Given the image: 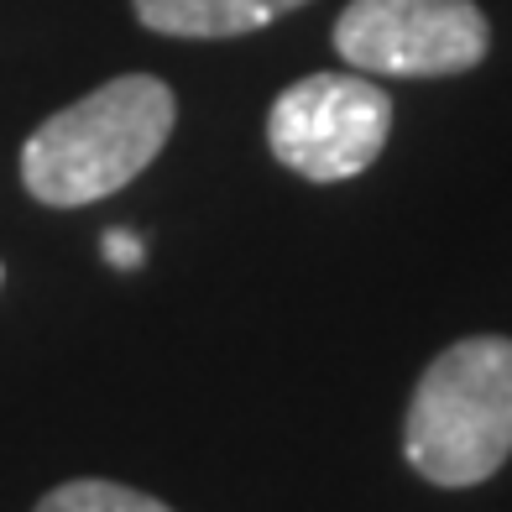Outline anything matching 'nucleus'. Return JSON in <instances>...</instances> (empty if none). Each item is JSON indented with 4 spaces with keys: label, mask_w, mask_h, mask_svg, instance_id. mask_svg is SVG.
<instances>
[{
    "label": "nucleus",
    "mask_w": 512,
    "mask_h": 512,
    "mask_svg": "<svg viewBox=\"0 0 512 512\" xmlns=\"http://www.w3.org/2000/svg\"><path fill=\"white\" fill-rule=\"evenodd\" d=\"M105 256H110V267L131 272V267H142V241L126 236V230H110V236H105Z\"/></svg>",
    "instance_id": "0eeeda50"
},
{
    "label": "nucleus",
    "mask_w": 512,
    "mask_h": 512,
    "mask_svg": "<svg viewBox=\"0 0 512 512\" xmlns=\"http://www.w3.org/2000/svg\"><path fill=\"white\" fill-rule=\"evenodd\" d=\"M178 121L173 89L152 74H121L48 115L21 147V183L37 204L79 209L152 168Z\"/></svg>",
    "instance_id": "f257e3e1"
},
{
    "label": "nucleus",
    "mask_w": 512,
    "mask_h": 512,
    "mask_svg": "<svg viewBox=\"0 0 512 512\" xmlns=\"http://www.w3.org/2000/svg\"><path fill=\"white\" fill-rule=\"evenodd\" d=\"M403 455L434 486H476L502 471L512 455V340L471 335L424 366Z\"/></svg>",
    "instance_id": "f03ea898"
},
{
    "label": "nucleus",
    "mask_w": 512,
    "mask_h": 512,
    "mask_svg": "<svg viewBox=\"0 0 512 512\" xmlns=\"http://www.w3.org/2000/svg\"><path fill=\"white\" fill-rule=\"evenodd\" d=\"M0 277H6V267H0Z\"/></svg>",
    "instance_id": "6e6552de"
},
{
    "label": "nucleus",
    "mask_w": 512,
    "mask_h": 512,
    "mask_svg": "<svg viewBox=\"0 0 512 512\" xmlns=\"http://www.w3.org/2000/svg\"><path fill=\"white\" fill-rule=\"evenodd\" d=\"M136 21L162 37H246L309 0H131Z\"/></svg>",
    "instance_id": "39448f33"
},
{
    "label": "nucleus",
    "mask_w": 512,
    "mask_h": 512,
    "mask_svg": "<svg viewBox=\"0 0 512 512\" xmlns=\"http://www.w3.org/2000/svg\"><path fill=\"white\" fill-rule=\"evenodd\" d=\"M392 136V100L366 74H309L267 110V147L288 173L340 183L366 173Z\"/></svg>",
    "instance_id": "7ed1b4c3"
},
{
    "label": "nucleus",
    "mask_w": 512,
    "mask_h": 512,
    "mask_svg": "<svg viewBox=\"0 0 512 512\" xmlns=\"http://www.w3.org/2000/svg\"><path fill=\"white\" fill-rule=\"evenodd\" d=\"M492 27L476 0H351L335 21V53L356 74L445 79L476 68Z\"/></svg>",
    "instance_id": "20e7f679"
},
{
    "label": "nucleus",
    "mask_w": 512,
    "mask_h": 512,
    "mask_svg": "<svg viewBox=\"0 0 512 512\" xmlns=\"http://www.w3.org/2000/svg\"><path fill=\"white\" fill-rule=\"evenodd\" d=\"M32 512H173V507L147 497V492H136V486H121V481L79 476V481L53 486Z\"/></svg>",
    "instance_id": "423d86ee"
}]
</instances>
